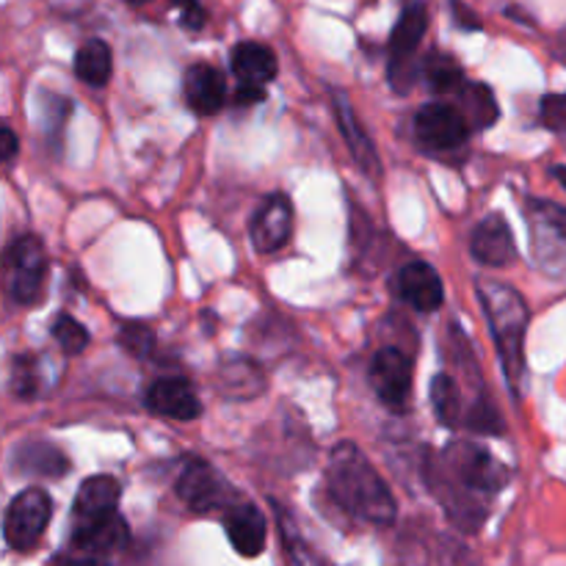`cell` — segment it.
<instances>
[{
	"label": "cell",
	"mask_w": 566,
	"mask_h": 566,
	"mask_svg": "<svg viewBox=\"0 0 566 566\" xmlns=\"http://www.w3.org/2000/svg\"><path fill=\"white\" fill-rule=\"evenodd\" d=\"M440 506L459 528L475 531L490 514V503L506 490L509 470L475 442H451L429 473Z\"/></svg>",
	"instance_id": "6da1fadb"
},
{
	"label": "cell",
	"mask_w": 566,
	"mask_h": 566,
	"mask_svg": "<svg viewBox=\"0 0 566 566\" xmlns=\"http://www.w3.org/2000/svg\"><path fill=\"white\" fill-rule=\"evenodd\" d=\"M326 490L335 506L343 509L352 520L368 525L396 523L398 506L390 486L354 442H340L332 451L329 468H326Z\"/></svg>",
	"instance_id": "7a4b0ae2"
},
{
	"label": "cell",
	"mask_w": 566,
	"mask_h": 566,
	"mask_svg": "<svg viewBox=\"0 0 566 566\" xmlns=\"http://www.w3.org/2000/svg\"><path fill=\"white\" fill-rule=\"evenodd\" d=\"M475 293L481 298L486 321H490L492 337H495L497 357H501L503 374L512 385L514 398H520V379L525 368V332H528V304L514 291L512 285H503L495 280L475 282Z\"/></svg>",
	"instance_id": "3957f363"
},
{
	"label": "cell",
	"mask_w": 566,
	"mask_h": 566,
	"mask_svg": "<svg viewBox=\"0 0 566 566\" xmlns=\"http://www.w3.org/2000/svg\"><path fill=\"white\" fill-rule=\"evenodd\" d=\"M426 31H429V9H426L423 0H409L403 3L401 17H398L396 28L390 33V42H387V75L396 92L407 94L412 88L415 77L420 75L418 48L423 42Z\"/></svg>",
	"instance_id": "277c9868"
},
{
	"label": "cell",
	"mask_w": 566,
	"mask_h": 566,
	"mask_svg": "<svg viewBox=\"0 0 566 566\" xmlns=\"http://www.w3.org/2000/svg\"><path fill=\"white\" fill-rule=\"evenodd\" d=\"M48 276V252L36 235H20L6 249V291L11 302L36 304Z\"/></svg>",
	"instance_id": "5b68a950"
},
{
	"label": "cell",
	"mask_w": 566,
	"mask_h": 566,
	"mask_svg": "<svg viewBox=\"0 0 566 566\" xmlns=\"http://www.w3.org/2000/svg\"><path fill=\"white\" fill-rule=\"evenodd\" d=\"M50 517H53V501L39 486H28V490L17 492L14 501L6 506L3 517V539L11 551H33L39 539L48 531Z\"/></svg>",
	"instance_id": "8992f818"
},
{
	"label": "cell",
	"mask_w": 566,
	"mask_h": 566,
	"mask_svg": "<svg viewBox=\"0 0 566 566\" xmlns=\"http://www.w3.org/2000/svg\"><path fill=\"white\" fill-rule=\"evenodd\" d=\"M473 133L468 114L453 103H426L415 114V142L423 153H453Z\"/></svg>",
	"instance_id": "52a82bcc"
},
{
	"label": "cell",
	"mask_w": 566,
	"mask_h": 566,
	"mask_svg": "<svg viewBox=\"0 0 566 566\" xmlns=\"http://www.w3.org/2000/svg\"><path fill=\"white\" fill-rule=\"evenodd\" d=\"M175 492L197 514H210L216 509H227L230 503H235L230 501L235 492L227 484L224 475L216 473L213 464L199 457L186 459V464H182L180 475L175 481Z\"/></svg>",
	"instance_id": "ba28073f"
},
{
	"label": "cell",
	"mask_w": 566,
	"mask_h": 566,
	"mask_svg": "<svg viewBox=\"0 0 566 566\" xmlns=\"http://www.w3.org/2000/svg\"><path fill=\"white\" fill-rule=\"evenodd\" d=\"M412 357L398 346H385L374 354L368 368V381L376 398L392 412H403L412 396Z\"/></svg>",
	"instance_id": "9c48e42d"
},
{
	"label": "cell",
	"mask_w": 566,
	"mask_h": 566,
	"mask_svg": "<svg viewBox=\"0 0 566 566\" xmlns=\"http://www.w3.org/2000/svg\"><path fill=\"white\" fill-rule=\"evenodd\" d=\"M70 545L72 551L81 553L83 562H103V558L114 556L130 545V528L122 520V514L114 512L108 517L92 520V523L72 525Z\"/></svg>",
	"instance_id": "30bf717a"
},
{
	"label": "cell",
	"mask_w": 566,
	"mask_h": 566,
	"mask_svg": "<svg viewBox=\"0 0 566 566\" xmlns=\"http://www.w3.org/2000/svg\"><path fill=\"white\" fill-rule=\"evenodd\" d=\"M293 205L285 193H271L249 221V238L260 254H274L291 241Z\"/></svg>",
	"instance_id": "8fae6325"
},
{
	"label": "cell",
	"mask_w": 566,
	"mask_h": 566,
	"mask_svg": "<svg viewBox=\"0 0 566 566\" xmlns=\"http://www.w3.org/2000/svg\"><path fill=\"white\" fill-rule=\"evenodd\" d=\"M144 407L153 415L169 420H197L202 415V403H199L197 392H193L191 381L182 379V376H164V379H155L153 385L144 392Z\"/></svg>",
	"instance_id": "7c38bea8"
},
{
	"label": "cell",
	"mask_w": 566,
	"mask_h": 566,
	"mask_svg": "<svg viewBox=\"0 0 566 566\" xmlns=\"http://www.w3.org/2000/svg\"><path fill=\"white\" fill-rule=\"evenodd\" d=\"M396 293L418 313H434L446 302V285L434 265L415 260L396 274Z\"/></svg>",
	"instance_id": "4fadbf2b"
},
{
	"label": "cell",
	"mask_w": 566,
	"mask_h": 566,
	"mask_svg": "<svg viewBox=\"0 0 566 566\" xmlns=\"http://www.w3.org/2000/svg\"><path fill=\"white\" fill-rule=\"evenodd\" d=\"M224 534L232 551L243 558H254L263 553L269 523L258 506L247 501H235L224 509Z\"/></svg>",
	"instance_id": "5bb4252c"
},
{
	"label": "cell",
	"mask_w": 566,
	"mask_h": 566,
	"mask_svg": "<svg viewBox=\"0 0 566 566\" xmlns=\"http://www.w3.org/2000/svg\"><path fill=\"white\" fill-rule=\"evenodd\" d=\"M470 254L475 263L492 265V269H503V265L514 263L517 258V243H514L512 227L506 224L501 213H492L481 221L470 235Z\"/></svg>",
	"instance_id": "9a60e30c"
},
{
	"label": "cell",
	"mask_w": 566,
	"mask_h": 566,
	"mask_svg": "<svg viewBox=\"0 0 566 566\" xmlns=\"http://www.w3.org/2000/svg\"><path fill=\"white\" fill-rule=\"evenodd\" d=\"M182 97L186 105L199 116L219 114L227 97V83L221 72L210 64H191L182 77Z\"/></svg>",
	"instance_id": "2e32d148"
},
{
	"label": "cell",
	"mask_w": 566,
	"mask_h": 566,
	"mask_svg": "<svg viewBox=\"0 0 566 566\" xmlns=\"http://www.w3.org/2000/svg\"><path fill=\"white\" fill-rule=\"evenodd\" d=\"M332 108H335L337 127H340L343 138H346L348 153H352L354 164H357L359 169H363L365 175L370 177V180L381 177V158H379V153H376L374 142H370V136H368V133H365L363 122L357 119V114H354V108H352V105H348V99L343 97L340 92H335V103H332Z\"/></svg>",
	"instance_id": "e0dca14e"
},
{
	"label": "cell",
	"mask_w": 566,
	"mask_h": 566,
	"mask_svg": "<svg viewBox=\"0 0 566 566\" xmlns=\"http://www.w3.org/2000/svg\"><path fill=\"white\" fill-rule=\"evenodd\" d=\"M119 497L122 486L114 475H92L83 481L72 503V525L92 523V520L119 512Z\"/></svg>",
	"instance_id": "ac0fdd59"
},
{
	"label": "cell",
	"mask_w": 566,
	"mask_h": 566,
	"mask_svg": "<svg viewBox=\"0 0 566 566\" xmlns=\"http://www.w3.org/2000/svg\"><path fill=\"white\" fill-rule=\"evenodd\" d=\"M11 468L22 475H31V479H61V475L70 473L72 464L53 442L25 440L14 448Z\"/></svg>",
	"instance_id": "d6986e66"
},
{
	"label": "cell",
	"mask_w": 566,
	"mask_h": 566,
	"mask_svg": "<svg viewBox=\"0 0 566 566\" xmlns=\"http://www.w3.org/2000/svg\"><path fill=\"white\" fill-rule=\"evenodd\" d=\"M230 66L235 72L238 83H258V86H269L276 72H280L274 50L260 42L235 44L230 55Z\"/></svg>",
	"instance_id": "ffe728a7"
},
{
	"label": "cell",
	"mask_w": 566,
	"mask_h": 566,
	"mask_svg": "<svg viewBox=\"0 0 566 566\" xmlns=\"http://www.w3.org/2000/svg\"><path fill=\"white\" fill-rule=\"evenodd\" d=\"M111 72H114V55L103 39H88L75 53V75L81 83L103 88L111 81Z\"/></svg>",
	"instance_id": "44dd1931"
},
{
	"label": "cell",
	"mask_w": 566,
	"mask_h": 566,
	"mask_svg": "<svg viewBox=\"0 0 566 566\" xmlns=\"http://www.w3.org/2000/svg\"><path fill=\"white\" fill-rule=\"evenodd\" d=\"M459 97V108L468 114L470 125L473 130H484V127H492L501 116V108H497V99L495 92L484 83H475V81H464V86L457 92Z\"/></svg>",
	"instance_id": "7402d4cb"
},
{
	"label": "cell",
	"mask_w": 566,
	"mask_h": 566,
	"mask_svg": "<svg viewBox=\"0 0 566 566\" xmlns=\"http://www.w3.org/2000/svg\"><path fill=\"white\" fill-rule=\"evenodd\" d=\"M420 75L426 77V83H429L434 94H457L464 86V81H468L459 61L453 55L440 53V50H431L426 55L423 64H420Z\"/></svg>",
	"instance_id": "603a6c76"
},
{
	"label": "cell",
	"mask_w": 566,
	"mask_h": 566,
	"mask_svg": "<svg viewBox=\"0 0 566 566\" xmlns=\"http://www.w3.org/2000/svg\"><path fill=\"white\" fill-rule=\"evenodd\" d=\"M431 407H434L437 420L448 429H459L464 420V403L462 390H459L457 379L448 374H440L431 379Z\"/></svg>",
	"instance_id": "cb8c5ba5"
},
{
	"label": "cell",
	"mask_w": 566,
	"mask_h": 566,
	"mask_svg": "<svg viewBox=\"0 0 566 566\" xmlns=\"http://www.w3.org/2000/svg\"><path fill=\"white\" fill-rule=\"evenodd\" d=\"M462 426L468 431H473V434H490V437H501L503 431H506L501 412H497V407L490 401L486 392H481V396L473 401V407L464 412Z\"/></svg>",
	"instance_id": "d4e9b609"
},
{
	"label": "cell",
	"mask_w": 566,
	"mask_h": 566,
	"mask_svg": "<svg viewBox=\"0 0 566 566\" xmlns=\"http://www.w3.org/2000/svg\"><path fill=\"white\" fill-rule=\"evenodd\" d=\"M50 335H53V340L59 343L61 352H64L66 357H77V354L86 352L88 346V332L83 329V324H77V321L66 313L55 315L53 326H50Z\"/></svg>",
	"instance_id": "484cf974"
},
{
	"label": "cell",
	"mask_w": 566,
	"mask_h": 566,
	"mask_svg": "<svg viewBox=\"0 0 566 566\" xmlns=\"http://www.w3.org/2000/svg\"><path fill=\"white\" fill-rule=\"evenodd\" d=\"M116 343H119V346L125 348L130 357L149 359V357H153V352H155V332L149 329L147 324L130 321V324H125L119 329V335H116Z\"/></svg>",
	"instance_id": "4316f807"
},
{
	"label": "cell",
	"mask_w": 566,
	"mask_h": 566,
	"mask_svg": "<svg viewBox=\"0 0 566 566\" xmlns=\"http://www.w3.org/2000/svg\"><path fill=\"white\" fill-rule=\"evenodd\" d=\"M11 390L17 398L31 401L39 392V376H36V359L31 354H17L11 363Z\"/></svg>",
	"instance_id": "83f0119b"
},
{
	"label": "cell",
	"mask_w": 566,
	"mask_h": 566,
	"mask_svg": "<svg viewBox=\"0 0 566 566\" xmlns=\"http://www.w3.org/2000/svg\"><path fill=\"white\" fill-rule=\"evenodd\" d=\"M539 119L542 125L551 130L564 133L566 130V94H547L539 105Z\"/></svg>",
	"instance_id": "f1b7e54d"
},
{
	"label": "cell",
	"mask_w": 566,
	"mask_h": 566,
	"mask_svg": "<svg viewBox=\"0 0 566 566\" xmlns=\"http://www.w3.org/2000/svg\"><path fill=\"white\" fill-rule=\"evenodd\" d=\"M177 9V17H180V25L186 28V31L191 33H199L205 28V22H208V11H205V6L199 3V0H171Z\"/></svg>",
	"instance_id": "f546056e"
},
{
	"label": "cell",
	"mask_w": 566,
	"mask_h": 566,
	"mask_svg": "<svg viewBox=\"0 0 566 566\" xmlns=\"http://www.w3.org/2000/svg\"><path fill=\"white\" fill-rule=\"evenodd\" d=\"M263 97L265 86H258V83H238L235 99H232V103H235L238 108H252V105L263 103Z\"/></svg>",
	"instance_id": "4dcf8cb0"
},
{
	"label": "cell",
	"mask_w": 566,
	"mask_h": 566,
	"mask_svg": "<svg viewBox=\"0 0 566 566\" xmlns=\"http://www.w3.org/2000/svg\"><path fill=\"white\" fill-rule=\"evenodd\" d=\"M451 11L459 28H464V31H481V20L475 17V11L470 9V6L462 3V0H451Z\"/></svg>",
	"instance_id": "1f68e13d"
},
{
	"label": "cell",
	"mask_w": 566,
	"mask_h": 566,
	"mask_svg": "<svg viewBox=\"0 0 566 566\" xmlns=\"http://www.w3.org/2000/svg\"><path fill=\"white\" fill-rule=\"evenodd\" d=\"M0 142H3V160L11 164L17 158V153H20V147H17V136L9 125H3V130H0Z\"/></svg>",
	"instance_id": "d6a6232c"
},
{
	"label": "cell",
	"mask_w": 566,
	"mask_h": 566,
	"mask_svg": "<svg viewBox=\"0 0 566 566\" xmlns=\"http://www.w3.org/2000/svg\"><path fill=\"white\" fill-rule=\"evenodd\" d=\"M551 175L566 188V166H551Z\"/></svg>",
	"instance_id": "836d02e7"
},
{
	"label": "cell",
	"mask_w": 566,
	"mask_h": 566,
	"mask_svg": "<svg viewBox=\"0 0 566 566\" xmlns=\"http://www.w3.org/2000/svg\"><path fill=\"white\" fill-rule=\"evenodd\" d=\"M202 318L208 321V324H205V332H208V335H213V321H216V315L210 313V310H205V313H202Z\"/></svg>",
	"instance_id": "e575fe53"
},
{
	"label": "cell",
	"mask_w": 566,
	"mask_h": 566,
	"mask_svg": "<svg viewBox=\"0 0 566 566\" xmlns=\"http://www.w3.org/2000/svg\"><path fill=\"white\" fill-rule=\"evenodd\" d=\"M127 6H133V9H142V6H147V3H153V0H125Z\"/></svg>",
	"instance_id": "d590c367"
}]
</instances>
